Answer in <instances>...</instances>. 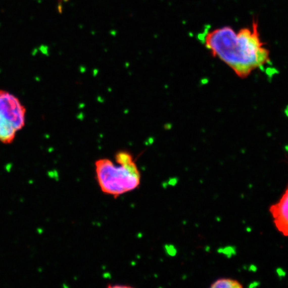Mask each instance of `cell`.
<instances>
[{"label":"cell","instance_id":"6da1fadb","mask_svg":"<svg viewBox=\"0 0 288 288\" xmlns=\"http://www.w3.org/2000/svg\"><path fill=\"white\" fill-rule=\"evenodd\" d=\"M204 43L213 56L219 57L242 78L248 77L270 59L269 51L259 37L257 21H253L252 30L242 28L238 33L229 26L209 32Z\"/></svg>","mask_w":288,"mask_h":288},{"label":"cell","instance_id":"7a4b0ae2","mask_svg":"<svg viewBox=\"0 0 288 288\" xmlns=\"http://www.w3.org/2000/svg\"><path fill=\"white\" fill-rule=\"evenodd\" d=\"M115 166L109 159L96 161V177L104 194L117 198L135 189L140 184V174L135 161L118 163Z\"/></svg>","mask_w":288,"mask_h":288},{"label":"cell","instance_id":"3957f363","mask_svg":"<svg viewBox=\"0 0 288 288\" xmlns=\"http://www.w3.org/2000/svg\"><path fill=\"white\" fill-rule=\"evenodd\" d=\"M26 109L18 98L0 90V141L11 143L25 126Z\"/></svg>","mask_w":288,"mask_h":288},{"label":"cell","instance_id":"277c9868","mask_svg":"<svg viewBox=\"0 0 288 288\" xmlns=\"http://www.w3.org/2000/svg\"><path fill=\"white\" fill-rule=\"evenodd\" d=\"M270 211L277 230L288 237V187L279 201L270 207Z\"/></svg>","mask_w":288,"mask_h":288},{"label":"cell","instance_id":"5b68a950","mask_svg":"<svg viewBox=\"0 0 288 288\" xmlns=\"http://www.w3.org/2000/svg\"><path fill=\"white\" fill-rule=\"evenodd\" d=\"M211 288H242V283L235 279L229 278H220L210 285Z\"/></svg>","mask_w":288,"mask_h":288}]
</instances>
